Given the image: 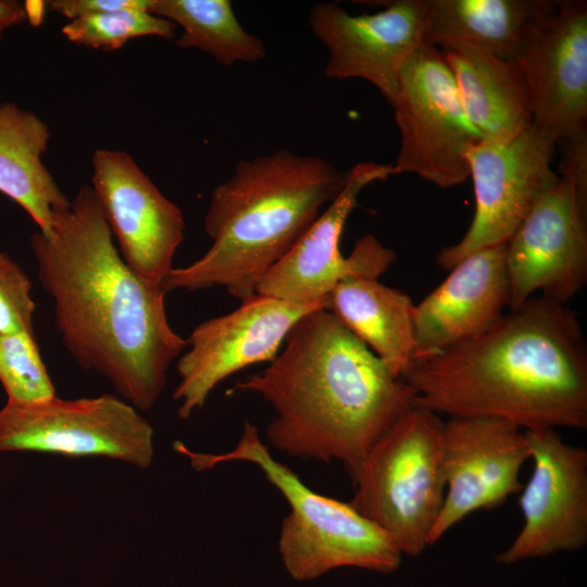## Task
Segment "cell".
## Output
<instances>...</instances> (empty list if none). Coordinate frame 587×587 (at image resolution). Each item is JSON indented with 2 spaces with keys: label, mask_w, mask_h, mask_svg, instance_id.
I'll return each instance as SVG.
<instances>
[{
  "label": "cell",
  "mask_w": 587,
  "mask_h": 587,
  "mask_svg": "<svg viewBox=\"0 0 587 587\" xmlns=\"http://www.w3.org/2000/svg\"><path fill=\"white\" fill-rule=\"evenodd\" d=\"M30 246L66 350L137 410L152 409L187 342L168 323L164 286L122 259L91 186L79 187Z\"/></svg>",
  "instance_id": "6da1fadb"
},
{
  "label": "cell",
  "mask_w": 587,
  "mask_h": 587,
  "mask_svg": "<svg viewBox=\"0 0 587 587\" xmlns=\"http://www.w3.org/2000/svg\"><path fill=\"white\" fill-rule=\"evenodd\" d=\"M415 404L522 430L587 427V347L577 313L534 296L484 334L417 363Z\"/></svg>",
  "instance_id": "7a4b0ae2"
},
{
  "label": "cell",
  "mask_w": 587,
  "mask_h": 587,
  "mask_svg": "<svg viewBox=\"0 0 587 587\" xmlns=\"http://www.w3.org/2000/svg\"><path fill=\"white\" fill-rule=\"evenodd\" d=\"M268 365L230 392L260 396L274 411L265 429L284 454L339 462L352 480L388 428L415 405L413 388L327 309L304 314Z\"/></svg>",
  "instance_id": "3957f363"
},
{
  "label": "cell",
  "mask_w": 587,
  "mask_h": 587,
  "mask_svg": "<svg viewBox=\"0 0 587 587\" xmlns=\"http://www.w3.org/2000/svg\"><path fill=\"white\" fill-rule=\"evenodd\" d=\"M347 171L280 149L239 161L213 190L204 215L212 243L189 265L173 267L166 291L223 287L245 301L342 189Z\"/></svg>",
  "instance_id": "277c9868"
},
{
  "label": "cell",
  "mask_w": 587,
  "mask_h": 587,
  "mask_svg": "<svg viewBox=\"0 0 587 587\" xmlns=\"http://www.w3.org/2000/svg\"><path fill=\"white\" fill-rule=\"evenodd\" d=\"M174 449L197 471L233 461L249 462L262 471L289 505L280 525L278 551L292 578L314 579L347 566L380 573H391L400 566L402 553L385 532L350 502L309 488L272 455L252 423L245 422L240 438L229 451L195 452L180 441L174 444Z\"/></svg>",
  "instance_id": "5b68a950"
},
{
  "label": "cell",
  "mask_w": 587,
  "mask_h": 587,
  "mask_svg": "<svg viewBox=\"0 0 587 587\" xmlns=\"http://www.w3.org/2000/svg\"><path fill=\"white\" fill-rule=\"evenodd\" d=\"M444 420L415 404L377 440L353 479L350 504L385 532L399 551L428 547L442 508Z\"/></svg>",
  "instance_id": "8992f818"
},
{
  "label": "cell",
  "mask_w": 587,
  "mask_h": 587,
  "mask_svg": "<svg viewBox=\"0 0 587 587\" xmlns=\"http://www.w3.org/2000/svg\"><path fill=\"white\" fill-rule=\"evenodd\" d=\"M391 107L400 134L395 175L412 173L442 188L470 177L466 154L482 138L439 49L424 43L408 59Z\"/></svg>",
  "instance_id": "52a82bcc"
},
{
  "label": "cell",
  "mask_w": 587,
  "mask_h": 587,
  "mask_svg": "<svg viewBox=\"0 0 587 587\" xmlns=\"http://www.w3.org/2000/svg\"><path fill=\"white\" fill-rule=\"evenodd\" d=\"M153 428L121 397L7 402L0 409V452L104 457L140 469L153 461Z\"/></svg>",
  "instance_id": "ba28073f"
},
{
  "label": "cell",
  "mask_w": 587,
  "mask_h": 587,
  "mask_svg": "<svg viewBox=\"0 0 587 587\" xmlns=\"http://www.w3.org/2000/svg\"><path fill=\"white\" fill-rule=\"evenodd\" d=\"M557 143L533 123L507 141L480 140L466 154L475 212L464 236L436 255L444 270L479 249L508 242L560 176L552 168Z\"/></svg>",
  "instance_id": "9c48e42d"
},
{
  "label": "cell",
  "mask_w": 587,
  "mask_h": 587,
  "mask_svg": "<svg viewBox=\"0 0 587 587\" xmlns=\"http://www.w3.org/2000/svg\"><path fill=\"white\" fill-rule=\"evenodd\" d=\"M395 175L392 164L360 162L347 171L345 185L296 245L263 276L257 294L301 304L327 301L332 290L350 277H377L396 260L392 249L374 235L359 238L348 257L340 251L346 222L360 192Z\"/></svg>",
  "instance_id": "30bf717a"
},
{
  "label": "cell",
  "mask_w": 587,
  "mask_h": 587,
  "mask_svg": "<svg viewBox=\"0 0 587 587\" xmlns=\"http://www.w3.org/2000/svg\"><path fill=\"white\" fill-rule=\"evenodd\" d=\"M327 301L292 303L255 294L234 311L200 323L186 340L188 350L176 362L178 383L173 399L179 419H189L212 390L230 375L271 362L292 326Z\"/></svg>",
  "instance_id": "8fae6325"
},
{
  "label": "cell",
  "mask_w": 587,
  "mask_h": 587,
  "mask_svg": "<svg viewBox=\"0 0 587 587\" xmlns=\"http://www.w3.org/2000/svg\"><path fill=\"white\" fill-rule=\"evenodd\" d=\"M534 467L519 497L523 525L501 564L582 549L587 541V451L555 429L525 430Z\"/></svg>",
  "instance_id": "7c38bea8"
},
{
  "label": "cell",
  "mask_w": 587,
  "mask_h": 587,
  "mask_svg": "<svg viewBox=\"0 0 587 587\" xmlns=\"http://www.w3.org/2000/svg\"><path fill=\"white\" fill-rule=\"evenodd\" d=\"M509 311L536 292L565 304L587 282V203L564 178L544 193L507 242Z\"/></svg>",
  "instance_id": "4fadbf2b"
},
{
  "label": "cell",
  "mask_w": 587,
  "mask_h": 587,
  "mask_svg": "<svg viewBox=\"0 0 587 587\" xmlns=\"http://www.w3.org/2000/svg\"><path fill=\"white\" fill-rule=\"evenodd\" d=\"M91 165V188L122 259L141 278L163 285L184 240L182 210L126 151L98 149Z\"/></svg>",
  "instance_id": "5bb4252c"
},
{
  "label": "cell",
  "mask_w": 587,
  "mask_h": 587,
  "mask_svg": "<svg viewBox=\"0 0 587 587\" xmlns=\"http://www.w3.org/2000/svg\"><path fill=\"white\" fill-rule=\"evenodd\" d=\"M441 447L446 491L428 546L467 515L519 494L520 472L529 460L524 430L497 419H448Z\"/></svg>",
  "instance_id": "9a60e30c"
},
{
  "label": "cell",
  "mask_w": 587,
  "mask_h": 587,
  "mask_svg": "<svg viewBox=\"0 0 587 587\" xmlns=\"http://www.w3.org/2000/svg\"><path fill=\"white\" fill-rule=\"evenodd\" d=\"M427 0L389 1L375 13L352 15L333 2L316 3L309 25L325 46V76L369 82L392 105L399 74L424 42Z\"/></svg>",
  "instance_id": "2e32d148"
},
{
  "label": "cell",
  "mask_w": 587,
  "mask_h": 587,
  "mask_svg": "<svg viewBox=\"0 0 587 587\" xmlns=\"http://www.w3.org/2000/svg\"><path fill=\"white\" fill-rule=\"evenodd\" d=\"M516 61L529 88L534 126L555 143L587 129L585 0H558Z\"/></svg>",
  "instance_id": "e0dca14e"
},
{
  "label": "cell",
  "mask_w": 587,
  "mask_h": 587,
  "mask_svg": "<svg viewBox=\"0 0 587 587\" xmlns=\"http://www.w3.org/2000/svg\"><path fill=\"white\" fill-rule=\"evenodd\" d=\"M505 249L507 242L466 255L415 304V365L484 334L507 313Z\"/></svg>",
  "instance_id": "ac0fdd59"
},
{
  "label": "cell",
  "mask_w": 587,
  "mask_h": 587,
  "mask_svg": "<svg viewBox=\"0 0 587 587\" xmlns=\"http://www.w3.org/2000/svg\"><path fill=\"white\" fill-rule=\"evenodd\" d=\"M550 0H427L424 42L439 50L467 47L516 60Z\"/></svg>",
  "instance_id": "d6986e66"
},
{
  "label": "cell",
  "mask_w": 587,
  "mask_h": 587,
  "mask_svg": "<svg viewBox=\"0 0 587 587\" xmlns=\"http://www.w3.org/2000/svg\"><path fill=\"white\" fill-rule=\"evenodd\" d=\"M440 51L465 114L482 140L507 141L533 123L529 88L516 60L461 46Z\"/></svg>",
  "instance_id": "ffe728a7"
},
{
  "label": "cell",
  "mask_w": 587,
  "mask_h": 587,
  "mask_svg": "<svg viewBox=\"0 0 587 587\" xmlns=\"http://www.w3.org/2000/svg\"><path fill=\"white\" fill-rule=\"evenodd\" d=\"M327 309L388 367L404 379L415 365V304L377 277H350L327 297Z\"/></svg>",
  "instance_id": "44dd1931"
},
{
  "label": "cell",
  "mask_w": 587,
  "mask_h": 587,
  "mask_svg": "<svg viewBox=\"0 0 587 587\" xmlns=\"http://www.w3.org/2000/svg\"><path fill=\"white\" fill-rule=\"evenodd\" d=\"M50 138L49 125L35 112L11 101L0 104V192L40 232L49 230L54 214L71 202L42 160Z\"/></svg>",
  "instance_id": "7402d4cb"
},
{
  "label": "cell",
  "mask_w": 587,
  "mask_h": 587,
  "mask_svg": "<svg viewBox=\"0 0 587 587\" xmlns=\"http://www.w3.org/2000/svg\"><path fill=\"white\" fill-rule=\"evenodd\" d=\"M149 12L182 28L178 48L198 49L224 66L265 57L263 42L241 26L228 0H151Z\"/></svg>",
  "instance_id": "603a6c76"
},
{
  "label": "cell",
  "mask_w": 587,
  "mask_h": 587,
  "mask_svg": "<svg viewBox=\"0 0 587 587\" xmlns=\"http://www.w3.org/2000/svg\"><path fill=\"white\" fill-rule=\"evenodd\" d=\"M176 25L149 12L148 8H128L68 21L64 37L77 46L113 51L137 37L173 39Z\"/></svg>",
  "instance_id": "cb8c5ba5"
},
{
  "label": "cell",
  "mask_w": 587,
  "mask_h": 587,
  "mask_svg": "<svg viewBox=\"0 0 587 587\" xmlns=\"http://www.w3.org/2000/svg\"><path fill=\"white\" fill-rule=\"evenodd\" d=\"M0 383L11 403L29 404L57 396L34 332L0 335Z\"/></svg>",
  "instance_id": "d4e9b609"
},
{
  "label": "cell",
  "mask_w": 587,
  "mask_h": 587,
  "mask_svg": "<svg viewBox=\"0 0 587 587\" xmlns=\"http://www.w3.org/2000/svg\"><path fill=\"white\" fill-rule=\"evenodd\" d=\"M35 309L27 274L12 258L0 252V335L34 332Z\"/></svg>",
  "instance_id": "484cf974"
},
{
  "label": "cell",
  "mask_w": 587,
  "mask_h": 587,
  "mask_svg": "<svg viewBox=\"0 0 587 587\" xmlns=\"http://www.w3.org/2000/svg\"><path fill=\"white\" fill-rule=\"evenodd\" d=\"M560 147L559 173L575 188L578 197L587 203V129L557 143Z\"/></svg>",
  "instance_id": "4316f807"
},
{
  "label": "cell",
  "mask_w": 587,
  "mask_h": 587,
  "mask_svg": "<svg viewBox=\"0 0 587 587\" xmlns=\"http://www.w3.org/2000/svg\"><path fill=\"white\" fill-rule=\"evenodd\" d=\"M151 0H52L49 8L70 21L128 8H148Z\"/></svg>",
  "instance_id": "83f0119b"
},
{
  "label": "cell",
  "mask_w": 587,
  "mask_h": 587,
  "mask_svg": "<svg viewBox=\"0 0 587 587\" xmlns=\"http://www.w3.org/2000/svg\"><path fill=\"white\" fill-rule=\"evenodd\" d=\"M26 21V12L23 2L17 0H0V41L3 34L11 27Z\"/></svg>",
  "instance_id": "f1b7e54d"
},
{
  "label": "cell",
  "mask_w": 587,
  "mask_h": 587,
  "mask_svg": "<svg viewBox=\"0 0 587 587\" xmlns=\"http://www.w3.org/2000/svg\"><path fill=\"white\" fill-rule=\"evenodd\" d=\"M26 20L37 25L42 21L45 8L48 7V2L43 1H26L24 2Z\"/></svg>",
  "instance_id": "f546056e"
}]
</instances>
